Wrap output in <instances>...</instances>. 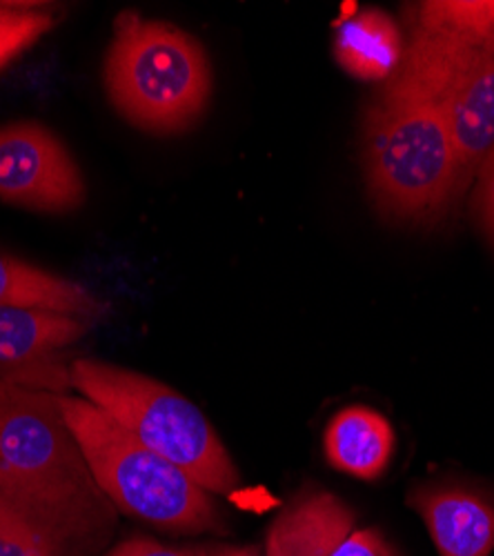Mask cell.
<instances>
[{
	"instance_id": "1",
	"label": "cell",
	"mask_w": 494,
	"mask_h": 556,
	"mask_svg": "<svg viewBox=\"0 0 494 556\" xmlns=\"http://www.w3.org/2000/svg\"><path fill=\"white\" fill-rule=\"evenodd\" d=\"M0 498L61 556L114 523V505L89 470L59 394L10 379H0Z\"/></svg>"
},
{
	"instance_id": "2",
	"label": "cell",
	"mask_w": 494,
	"mask_h": 556,
	"mask_svg": "<svg viewBox=\"0 0 494 556\" xmlns=\"http://www.w3.org/2000/svg\"><path fill=\"white\" fill-rule=\"evenodd\" d=\"M364 172L379 214L426 225L457 203V159L443 110L379 97L364 121Z\"/></svg>"
},
{
	"instance_id": "3",
	"label": "cell",
	"mask_w": 494,
	"mask_h": 556,
	"mask_svg": "<svg viewBox=\"0 0 494 556\" xmlns=\"http://www.w3.org/2000/svg\"><path fill=\"white\" fill-rule=\"evenodd\" d=\"M105 89L134 127L181 134L207 108L212 70L201 42L188 31L125 12L116 18L105 56Z\"/></svg>"
},
{
	"instance_id": "4",
	"label": "cell",
	"mask_w": 494,
	"mask_h": 556,
	"mask_svg": "<svg viewBox=\"0 0 494 556\" xmlns=\"http://www.w3.org/2000/svg\"><path fill=\"white\" fill-rule=\"evenodd\" d=\"M69 383L110 419L188 472L210 494H232L241 477L205 414L172 388L131 369L80 358Z\"/></svg>"
},
{
	"instance_id": "5",
	"label": "cell",
	"mask_w": 494,
	"mask_h": 556,
	"mask_svg": "<svg viewBox=\"0 0 494 556\" xmlns=\"http://www.w3.org/2000/svg\"><path fill=\"white\" fill-rule=\"evenodd\" d=\"M59 403L89 470L114 507L169 532H203L216 526L212 494L188 472L83 396L59 394Z\"/></svg>"
},
{
	"instance_id": "6",
	"label": "cell",
	"mask_w": 494,
	"mask_h": 556,
	"mask_svg": "<svg viewBox=\"0 0 494 556\" xmlns=\"http://www.w3.org/2000/svg\"><path fill=\"white\" fill-rule=\"evenodd\" d=\"M0 201L54 214L85 201L83 174L52 129L34 121L0 127Z\"/></svg>"
},
{
	"instance_id": "7",
	"label": "cell",
	"mask_w": 494,
	"mask_h": 556,
	"mask_svg": "<svg viewBox=\"0 0 494 556\" xmlns=\"http://www.w3.org/2000/svg\"><path fill=\"white\" fill-rule=\"evenodd\" d=\"M441 556H490L494 549V503L470 488L419 485L408 496Z\"/></svg>"
},
{
	"instance_id": "8",
	"label": "cell",
	"mask_w": 494,
	"mask_h": 556,
	"mask_svg": "<svg viewBox=\"0 0 494 556\" xmlns=\"http://www.w3.org/2000/svg\"><path fill=\"white\" fill-rule=\"evenodd\" d=\"M457 159V201L494 146V52L470 70L441 105Z\"/></svg>"
},
{
	"instance_id": "9",
	"label": "cell",
	"mask_w": 494,
	"mask_h": 556,
	"mask_svg": "<svg viewBox=\"0 0 494 556\" xmlns=\"http://www.w3.org/2000/svg\"><path fill=\"white\" fill-rule=\"evenodd\" d=\"M354 532V513L330 492H312L275 519L265 556H330Z\"/></svg>"
},
{
	"instance_id": "10",
	"label": "cell",
	"mask_w": 494,
	"mask_h": 556,
	"mask_svg": "<svg viewBox=\"0 0 494 556\" xmlns=\"http://www.w3.org/2000/svg\"><path fill=\"white\" fill-rule=\"evenodd\" d=\"M324 443L332 468L356 479L375 481L392 460L394 430L381 412L352 405L332 416Z\"/></svg>"
},
{
	"instance_id": "11",
	"label": "cell",
	"mask_w": 494,
	"mask_h": 556,
	"mask_svg": "<svg viewBox=\"0 0 494 556\" xmlns=\"http://www.w3.org/2000/svg\"><path fill=\"white\" fill-rule=\"evenodd\" d=\"M5 305L48 309L87 323L107 314V305L80 283L27 261L0 254V307Z\"/></svg>"
},
{
	"instance_id": "12",
	"label": "cell",
	"mask_w": 494,
	"mask_h": 556,
	"mask_svg": "<svg viewBox=\"0 0 494 556\" xmlns=\"http://www.w3.org/2000/svg\"><path fill=\"white\" fill-rule=\"evenodd\" d=\"M337 63L362 80H390L403 59V36L383 10H364L337 25Z\"/></svg>"
},
{
	"instance_id": "13",
	"label": "cell",
	"mask_w": 494,
	"mask_h": 556,
	"mask_svg": "<svg viewBox=\"0 0 494 556\" xmlns=\"http://www.w3.org/2000/svg\"><path fill=\"white\" fill-rule=\"evenodd\" d=\"M89 323L36 307H0V363L27 365L85 337Z\"/></svg>"
},
{
	"instance_id": "14",
	"label": "cell",
	"mask_w": 494,
	"mask_h": 556,
	"mask_svg": "<svg viewBox=\"0 0 494 556\" xmlns=\"http://www.w3.org/2000/svg\"><path fill=\"white\" fill-rule=\"evenodd\" d=\"M54 27V16L42 10L0 3V70Z\"/></svg>"
},
{
	"instance_id": "15",
	"label": "cell",
	"mask_w": 494,
	"mask_h": 556,
	"mask_svg": "<svg viewBox=\"0 0 494 556\" xmlns=\"http://www.w3.org/2000/svg\"><path fill=\"white\" fill-rule=\"evenodd\" d=\"M0 556H61L25 517L0 498Z\"/></svg>"
},
{
	"instance_id": "16",
	"label": "cell",
	"mask_w": 494,
	"mask_h": 556,
	"mask_svg": "<svg viewBox=\"0 0 494 556\" xmlns=\"http://www.w3.org/2000/svg\"><path fill=\"white\" fill-rule=\"evenodd\" d=\"M472 185V216L483 241L494 252V146L479 163Z\"/></svg>"
},
{
	"instance_id": "17",
	"label": "cell",
	"mask_w": 494,
	"mask_h": 556,
	"mask_svg": "<svg viewBox=\"0 0 494 556\" xmlns=\"http://www.w3.org/2000/svg\"><path fill=\"white\" fill-rule=\"evenodd\" d=\"M330 556H396L377 530L352 532Z\"/></svg>"
},
{
	"instance_id": "18",
	"label": "cell",
	"mask_w": 494,
	"mask_h": 556,
	"mask_svg": "<svg viewBox=\"0 0 494 556\" xmlns=\"http://www.w3.org/2000/svg\"><path fill=\"white\" fill-rule=\"evenodd\" d=\"M107 556H216L207 549H174L152 539H129L116 545Z\"/></svg>"
},
{
	"instance_id": "19",
	"label": "cell",
	"mask_w": 494,
	"mask_h": 556,
	"mask_svg": "<svg viewBox=\"0 0 494 556\" xmlns=\"http://www.w3.org/2000/svg\"><path fill=\"white\" fill-rule=\"evenodd\" d=\"M216 556H252L248 552H216Z\"/></svg>"
}]
</instances>
